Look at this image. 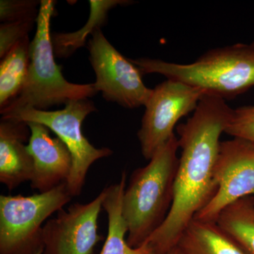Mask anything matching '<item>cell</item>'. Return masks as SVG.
<instances>
[{"instance_id":"18","label":"cell","mask_w":254,"mask_h":254,"mask_svg":"<svg viewBox=\"0 0 254 254\" xmlns=\"http://www.w3.org/2000/svg\"><path fill=\"white\" fill-rule=\"evenodd\" d=\"M41 1L1 0L0 21L4 23L37 21Z\"/></svg>"},{"instance_id":"16","label":"cell","mask_w":254,"mask_h":254,"mask_svg":"<svg viewBox=\"0 0 254 254\" xmlns=\"http://www.w3.org/2000/svg\"><path fill=\"white\" fill-rule=\"evenodd\" d=\"M31 43L26 37L1 59L0 109L17 96L26 81L31 63Z\"/></svg>"},{"instance_id":"6","label":"cell","mask_w":254,"mask_h":254,"mask_svg":"<svg viewBox=\"0 0 254 254\" xmlns=\"http://www.w3.org/2000/svg\"><path fill=\"white\" fill-rule=\"evenodd\" d=\"M95 111L94 103L84 99L68 102L64 109L56 111L26 108L1 118L42 124L54 132L66 145L73 160L72 170L66 185L73 198L81 194L91 165L97 160L113 154L110 148H95L82 131L85 119Z\"/></svg>"},{"instance_id":"17","label":"cell","mask_w":254,"mask_h":254,"mask_svg":"<svg viewBox=\"0 0 254 254\" xmlns=\"http://www.w3.org/2000/svg\"><path fill=\"white\" fill-rule=\"evenodd\" d=\"M217 223L248 254H254V196L237 200L223 209Z\"/></svg>"},{"instance_id":"9","label":"cell","mask_w":254,"mask_h":254,"mask_svg":"<svg viewBox=\"0 0 254 254\" xmlns=\"http://www.w3.org/2000/svg\"><path fill=\"white\" fill-rule=\"evenodd\" d=\"M214 180L216 192L194 219L216 222L227 205L245 197L254 196V145L237 138L221 141Z\"/></svg>"},{"instance_id":"2","label":"cell","mask_w":254,"mask_h":254,"mask_svg":"<svg viewBox=\"0 0 254 254\" xmlns=\"http://www.w3.org/2000/svg\"><path fill=\"white\" fill-rule=\"evenodd\" d=\"M178 138L174 136L144 167L132 173L123 199V215L133 248L144 245L170 213L180 157Z\"/></svg>"},{"instance_id":"20","label":"cell","mask_w":254,"mask_h":254,"mask_svg":"<svg viewBox=\"0 0 254 254\" xmlns=\"http://www.w3.org/2000/svg\"><path fill=\"white\" fill-rule=\"evenodd\" d=\"M36 21L4 23L0 26V58H3L16 44L28 36Z\"/></svg>"},{"instance_id":"3","label":"cell","mask_w":254,"mask_h":254,"mask_svg":"<svg viewBox=\"0 0 254 254\" xmlns=\"http://www.w3.org/2000/svg\"><path fill=\"white\" fill-rule=\"evenodd\" d=\"M129 60L143 75H163L225 100L254 87V42L214 48L190 64L150 58Z\"/></svg>"},{"instance_id":"19","label":"cell","mask_w":254,"mask_h":254,"mask_svg":"<svg viewBox=\"0 0 254 254\" xmlns=\"http://www.w3.org/2000/svg\"><path fill=\"white\" fill-rule=\"evenodd\" d=\"M225 133L232 138L245 140L254 145V105L232 109Z\"/></svg>"},{"instance_id":"5","label":"cell","mask_w":254,"mask_h":254,"mask_svg":"<svg viewBox=\"0 0 254 254\" xmlns=\"http://www.w3.org/2000/svg\"><path fill=\"white\" fill-rule=\"evenodd\" d=\"M72 198L66 183L28 196L0 195V254H43L45 222Z\"/></svg>"},{"instance_id":"13","label":"cell","mask_w":254,"mask_h":254,"mask_svg":"<svg viewBox=\"0 0 254 254\" xmlns=\"http://www.w3.org/2000/svg\"><path fill=\"white\" fill-rule=\"evenodd\" d=\"M174 254H248L216 222L193 219L177 241Z\"/></svg>"},{"instance_id":"21","label":"cell","mask_w":254,"mask_h":254,"mask_svg":"<svg viewBox=\"0 0 254 254\" xmlns=\"http://www.w3.org/2000/svg\"><path fill=\"white\" fill-rule=\"evenodd\" d=\"M173 254V253H172V252H170V254Z\"/></svg>"},{"instance_id":"8","label":"cell","mask_w":254,"mask_h":254,"mask_svg":"<svg viewBox=\"0 0 254 254\" xmlns=\"http://www.w3.org/2000/svg\"><path fill=\"white\" fill-rule=\"evenodd\" d=\"M87 43L96 76L95 89L101 92L105 100L124 108L145 106L153 89L145 86L139 68L114 48L100 28Z\"/></svg>"},{"instance_id":"11","label":"cell","mask_w":254,"mask_h":254,"mask_svg":"<svg viewBox=\"0 0 254 254\" xmlns=\"http://www.w3.org/2000/svg\"><path fill=\"white\" fill-rule=\"evenodd\" d=\"M27 124L31 131L28 150L33 160L31 188L45 193L67 183L73 167L68 147L59 137L50 136V130L45 125Z\"/></svg>"},{"instance_id":"10","label":"cell","mask_w":254,"mask_h":254,"mask_svg":"<svg viewBox=\"0 0 254 254\" xmlns=\"http://www.w3.org/2000/svg\"><path fill=\"white\" fill-rule=\"evenodd\" d=\"M104 198L103 190L89 203H73L47 220L43 254H93L102 240L98 222Z\"/></svg>"},{"instance_id":"1","label":"cell","mask_w":254,"mask_h":254,"mask_svg":"<svg viewBox=\"0 0 254 254\" xmlns=\"http://www.w3.org/2000/svg\"><path fill=\"white\" fill-rule=\"evenodd\" d=\"M232 108L226 100L205 95L193 115L177 127L181 149L173 205L165 221L148 238L153 254H169L217 190L214 170Z\"/></svg>"},{"instance_id":"12","label":"cell","mask_w":254,"mask_h":254,"mask_svg":"<svg viewBox=\"0 0 254 254\" xmlns=\"http://www.w3.org/2000/svg\"><path fill=\"white\" fill-rule=\"evenodd\" d=\"M28 124L14 119L0 122V182L9 190L31 181L33 160L28 150Z\"/></svg>"},{"instance_id":"4","label":"cell","mask_w":254,"mask_h":254,"mask_svg":"<svg viewBox=\"0 0 254 254\" xmlns=\"http://www.w3.org/2000/svg\"><path fill=\"white\" fill-rule=\"evenodd\" d=\"M55 4L53 0H41L36 32L31 43L27 77L17 96L0 109L1 117L26 108L46 110L73 100L88 99L98 93L94 83L76 84L66 81L55 62L50 31Z\"/></svg>"},{"instance_id":"14","label":"cell","mask_w":254,"mask_h":254,"mask_svg":"<svg viewBox=\"0 0 254 254\" xmlns=\"http://www.w3.org/2000/svg\"><path fill=\"white\" fill-rule=\"evenodd\" d=\"M127 173L123 172L118 183L105 188L103 208L108 214V235L100 254H153L148 244L133 248L127 243L128 233L123 215V199L127 187Z\"/></svg>"},{"instance_id":"15","label":"cell","mask_w":254,"mask_h":254,"mask_svg":"<svg viewBox=\"0 0 254 254\" xmlns=\"http://www.w3.org/2000/svg\"><path fill=\"white\" fill-rule=\"evenodd\" d=\"M132 1L125 0H90V15L83 27L72 33H55L52 35L55 56L67 58L76 50L85 46L89 35L105 24L110 9L118 5H127Z\"/></svg>"},{"instance_id":"7","label":"cell","mask_w":254,"mask_h":254,"mask_svg":"<svg viewBox=\"0 0 254 254\" xmlns=\"http://www.w3.org/2000/svg\"><path fill=\"white\" fill-rule=\"evenodd\" d=\"M205 93L181 81L167 79L153 88L137 133L143 158L150 160L174 136L180 119L194 112Z\"/></svg>"}]
</instances>
